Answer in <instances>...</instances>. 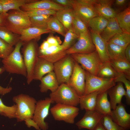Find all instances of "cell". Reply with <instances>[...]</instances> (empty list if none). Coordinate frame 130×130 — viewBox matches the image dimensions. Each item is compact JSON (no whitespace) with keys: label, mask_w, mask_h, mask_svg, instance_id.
<instances>
[{"label":"cell","mask_w":130,"mask_h":130,"mask_svg":"<svg viewBox=\"0 0 130 130\" xmlns=\"http://www.w3.org/2000/svg\"><path fill=\"white\" fill-rule=\"evenodd\" d=\"M85 81V70L75 61L72 73L67 84L72 88L80 97L84 94Z\"/></svg>","instance_id":"4fadbf2b"},{"label":"cell","mask_w":130,"mask_h":130,"mask_svg":"<svg viewBox=\"0 0 130 130\" xmlns=\"http://www.w3.org/2000/svg\"><path fill=\"white\" fill-rule=\"evenodd\" d=\"M123 32L115 18L108 19L106 26L100 34L101 37L108 42L116 34Z\"/></svg>","instance_id":"484cf974"},{"label":"cell","mask_w":130,"mask_h":130,"mask_svg":"<svg viewBox=\"0 0 130 130\" xmlns=\"http://www.w3.org/2000/svg\"><path fill=\"white\" fill-rule=\"evenodd\" d=\"M117 72L110 64V62L102 63L97 76L106 78H115Z\"/></svg>","instance_id":"836d02e7"},{"label":"cell","mask_w":130,"mask_h":130,"mask_svg":"<svg viewBox=\"0 0 130 130\" xmlns=\"http://www.w3.org/2000/svg\"><path fill=\"white\" fill-rule=\"evenodd\" d=\"M128 1L127 0H116L114 1V4L117 7L121 8L126 5Z\"/></svg>","instance_id":"681fc988"},{"label":"cell","mask_w":130,"mask_h":130,"mask_svg":"<svg viewBox=\"0 0 130 130\" xmlns=\"http://www.w3.org/2000/svg\"><path fill=\"white\" fill-rule=\"evenodd\" d=\"M115 18L123 32L130 34V7L117 14Z\"/></svg>","instance_id":"83f0119b"},{"label":"cell","mask_w":130,"mask_h":130,"mask_svg":"<svg viewBox=\"0 0 130 130\" xmlns=\"http://www.w3.org/2000/svg\"><path fill=\"white\" fill-rule=\"evenodd\" d=\"M110 116L114 122L124 130L130 129V114L127 112L122 103L118 104L115 109L112 110Z\"/></svg>","instance_id":"9a60e30c"},{"label":"cell","mask_w":130,"mask_h":130,"mask_svg":"<svg viewBox=\"0 0 130 130\" xmlns=\"http://www.w3.org/2000/svg\"><path fill=\"white\" fill-rule=\"evenodd\" d=\"M108 94L110 98V103L111 109H115L117 104L122 103L121 101L123 96L126 94L123 83L121 82H117L114 86L107 91Z\"/></svg>","instance_id":"ffe728a7"},{"label":"cell","mask_w":130,"mask_h":130,"mask_svg":"<svg viewBox=\"0 0 130 130\" xmlns=\"http://www.w3.org/2000/svg\"><path fill=\"white\" fill-rule=\"evenodd\" d=\"M110 63L117 72L124 74L130 80V62L126 59L110 60Z\"/></svg>","instance_id":"f1b7e54d"},{"label":"cell","mask_w":130,"mask_h":130,"mask_svg":"<svg viewBox=\"0 0 130 130\" xmlns=\"http://www.w3.org/2000/svg\"><path fill=\"white\" fill-rule=\"evenodd\" d=\"M93 130H106L104 127L101 121L96 126Z\"/></svg>","instance_id":"db71d44e"},{"label":"cell","mask_w":130,"mask_h":130,"mask_svg":"<svg viewBox=\"0 0 130 130\" xmlns=\"http://www.w3.org/2000/svg\"><path fill=\"white\" fill-rule=\"evenodd\" d=\"M22 49L23 58L27 72V82L29 84L33 80V72L39 58V48L35 40L24 43Z\"/></svg>","instance_id":"277c9868"},{"label":"cell","mask_w":130,"mask_h":130,"mask_svg":"<svg viewBox=\"0 0 130 130\" xmlns=\"http://www.w3.org/2000/svg\"><path fill=\"white\" fill-rule=\"evenodd\" d=\"M4 26L12 32L20 35L24 30L31 26L30 17L23 11L13 10L7 13Z\"/></svg>","instance_id":"3957f363"},{"label":"cell","mask_w":130,"mask_h":130,"mask_svg":"<svg viewBox=\"0 0 130 130\" xmlns=\"http://www.w3.org/2000/svg\"><path fill=\"white\" fill-rule=\"evenodd\" d=\"M114 0H94V7L98 16L108 19L115 18L117 13L111 5Z\"/></svg>","instance_id":"ac0fdd59"},{"label":"cell","mask_w":130,"mask_h":130,"mask_svg":"<svg viewBox=\"0 0 130 130\" xmlns=\"http://www.w3.org/2000/svg\"><path fill=\"white\" fill-rule=\"evenodd\" d=\"M50 110L55 120L73 124L75 118L79 113V109L76 106L56 104Z\"/></svg>","instance_id":"9c48e42d"},{"label":"cell","mask_w":130,"mask_h":130,"mask_svg":"<svg viewBox=\"0 0 130 130\" xmlns=\"http://www.w3.org/2000/svg\"><path fill=\"white\" fill-rule=\"evenodd\" d=\"M39 85L40 91L41 92H46L50 90L51 92H55L58 88L59 84L55 74L53 71L47 73L41 79Z\"/></svg>","instance_id":"603a6c76"},{"label":"cell","mask_w":130,"mask_h":130,"mask_svg":"<svg viewBox=\"0 0 130 130\" xmlns=\"http://www.w3.org/2000/svg\"><path fill=\"white\" fill-rule=\"evenodd\" d=\"M1 56H0V58H1Z\"/></svg>","instance_id":"9f6ffc18"},{"label":"cell","mask_w":130,"mask_h":130,"mask_svg":"<svg viewBox=\"0 0 130 130\" xmlns=\"http://www.w3.org/2000/svg\"><path fill=\"white\" fill-rule=\"evenodd\" d=\"M24 42L20 40L12 53L2 62L5 71L10 73L20 75L26 77V69L20 49Z\"/></svg>","instance_id":"6da1fadb"},{"label":"cell","mask_w":130,"mask_h":130,"mask_svg":"<svg viewBox=\"0 0 130 130\" xmlns=\"http://www.w3.org/2000/svg\"><path fill=\"white\" fill-rule=\"evenodd\" d=\"M88 26L75 13L72 24V28L76 34L79 36L81 34L88 30Z\"/></svg>","instance_id":"74e56055"},{"label":"cell","mask_w":130,"mask_h":130,"mask_svg":"<svg viewBox=\"0 0 130 130\" xmlns=\"http://www.w3.org/2000/svg\"><path fill=\"white\" fill-rule=\"evenodd\" d=\"M108 22V19L101 16L93 18L89 21L88 25L91 30L100 34L103 31Z\"/></svg>","instance_id":"4dcf8cb0"},{"label":"cell","mask_w":130,"mask_h":130,"mask_svg":"<svg viewBox=\"0 0 130 130\" xmlns=\"http://www.w3.org/2000/svg\"><path fill=\"white\" fill-rule=\"evenodd\" d=\"M125 48L114 44L108 42V51L110 60L126 59Z\"/></svg>","instance_id":"d6a6232c"},{"label":"cell","mask_w":130,"mask_h":130,"mask_svg":"<svg viewBox=\"0 0 130 130\" xmlns=\"http://www.w3.org/2000/svg\"><path fill=\"white\" fill-rule=\"evenodd\" d=\"M93 2L94 0H72V8L75 13L87 25L91 19L98 16Z\"/></svg>","instance_id":"30bf717a"},{"label":"cell","mask_w":130,"mask_h":130,"mask_svg":"<svg viewBox=\"0 0 130 130\" xmlns=\"http://www.w3.org/2000/svg\"><path fill=\"white\" fill-rule=\"evenodd\" d=\"M2 4L4 13H6L10 10L19 11L22 10L20 7L23 5L34 2L33 0H0Z\"/></svg>","instance_id":"f546056e"},{"label":"cell","mask_w":130,"mask_h":130,"mask_svg":"<svg viewBox=\"0 0 130 130\" xmlns=\"http://www.w3.org/2000/svg\"><path fill=\"white\" fill-rule=\"evenodd\" d=\"M67 55L66 50L63 48L61 45L58 46H51L45 50L39 49V57L53 64L59 60Z\"/></svg>","instance_id":"2e32d148"},{"label":"cell","mask_w":130,"mask_h":130,"mask_svg":"<svg viewBox=\"0 0 130 130\" xmlns=\"http://www.w3.org/2000/svg\"><path fill=\"white\" fill-rule=\"evenodd\" d=\"M5 71L3 67L0 68V74H1ZM12 89V88L11 87L5 88L0 85V94L4 95L8 93L11 91Z\"/></svg>","instance_id":"7dc6e473"},{"label":"cell","mask_w":130,"mask_h":130,"mask_svg":"<svg viewBox=\"0 0 130 130\" xmlns=\"http://www.w3.org/2000/svg\"><path fill=\"white\" fill-rule=\"evenodd\" d=\"M66 7L57 4L51 0H36L34 2L26 4L20 7L22 11H26L35 9L52 10L57 11Z\"/></svg>","instance_id":"d6986e66"},{"label":"cell","mask_w":130,"mask_h":130,"mask_svg":"<svg viewBox=\"0 0 130 130\" xmlns=\"http://www.w3.org/2000/svg\"><path fill=\"white\" fill-rule=\"evenodd\" d=\"M14 48L0 38V55L4 59L10 55Z\"/></svg>","instance_id":"7bdbcfd3"},{"label":"cell","mask_w":130,"mask_h":130,"mask_svg":"<svg viewBox=\"0 0 130 130\" xmlns=\"http://www.w3.org/2000/svg\"><path fill=\"white\" fill-rule=\"evenodd\" d=\"M116 83L121 82L125 85L126 89V94L125 96L126 104L128 105L130 104V82L123 74L117 72L116 77L114 78Z\"/></svg>","instance_id":"60d3db41"},{"label":"cell","mask_w":130,"mask_h":130,"mask_svg":"<svg viewBox=\"0 0 130 130\" xmlns=\"http://www.w3.org/2000/svg\"><path fill=\"white\" fill-rule=\"evenodd\" d=\"M85 71V87L84 95L96 91L100 93L107 91L116 84L114 78H101Z\"/></svg>","instance_id":"8992f818"},{"label":"cell","mask_w":130,"mask_h":130,"mask_svg":"<svg viewBox=\"0 0 130 130\" xmlns=\"http://www.w3.org/2000/svg\"><path fill=\"white\" fill-rule=\"evenodd\" d=\"M46 40L51 46L60 45H61L62 43L59 37L54 36L52 35L49 36Z\"/></svg>","instance_id":"f6af8a7d"},{"label":"cell","mask_w":130,"mask_h":130,"mask_svg":"<svg viewBox=\"0 0 130 130\" xmlns=\"http://www.w3.org/2000/svg\"><path fill=\"white\" fill-rule=\"evenodd\" d=\"M79 97L72 88L64 83L60 84L55 92H51L49 97L56 104L76 106L79 104Z\"/></svg>","instance_id":"5b68a950"},{"label":"cell","mask_w":130,"mask_h":130,"mask_svg":"<svg viewBox=\"0 0 130 130\" xmlns=\"http://www.w3.org/2000/svg\"><path fill=\"white\" fill-rule=\"evenodd\" d=\"M25 121L28 127L30 128L31 126H32L37 130H41L32 119H27L25 120Z\"/></svg>","instance_id":"c3c4849f"},{"label":"cell","mask_w":130,"mask_h":130,"mask_svg":"<svg viewBox=\"0 0 130 130\" xmlns=\"http://www.w3.org/2000/svg\"><path fill=\"white\" fill-rule=\"evenodd\" d=\"M3 13L2 5L0 0V14Z\"/></svg>","instance_id":"11a10c76"},{"label":"cell","mask_w":130,"mask_h":130,"mask_svg":"<svg viewBox=\"0 0 130 130\" xmlns=\"http://www.w3.org/2000/svg\"><path fill=\"white\" fill-rule=\"evenodd\" d=\"M51 45L46 40L44 41L42 43L39 48V49L41 50H45L50 47Z\"/></svg>","instance_id":"f907efd6"},{"label":"cell","mask_w":130,"mask_h":130,"mask_svg":"<svg viewBox=\"0 0 130 130\" xmlns=\"http://www.w3.org/2000/svg\"><path fill=\"white\" fill-rule=\"evenodd\" d=\"M7 13L0 14V26H5V19Z\"/></svg>","instance_id":"f5cc1de1"},{"label":"cell","mask_w":130,"mask_h":130,"mask_svg":"<svg viewBox=\"0 0 130 130\" xmlns=\"http://www.w3.org/2000/svg\"><path fill=\"white\" fill-rule=\"evenodd\" d=\"M20 35L14 33L4 26H0V38L11 46H15L20 40Z\"/></svg>","instance_id":"1f68e13d"},{"label":"cell","mask_w":130,"mask_h":130,"mask_svg":"<svg viewBox=\"0 0 130 130\" xmlns=\"http://www.w3.org/2000/svg\"><path fill=\"white\" fill-rule=\"evenodd\" d=\"M99 93L96 91L80 97L79 104L81 110H95L97 96Z\"/></svg>","instance_id":"4316f807"},{"label":"cell","mask_w":130,"mask_h":130,"mask_svg":"<svg viewBox=\"0 0 130 130\" xmlns=\"http://www.w3.org/2000/svg\"><path fill=\"white\" fill-rule=\"evenodd\" d=\"M125 55L126 59L130 62V44L125 48Z\"/></svg>","instance_id":"816d5d0a"},{"label":"cell","mask_w":130,"mask_h":130,"mask_svg":"<svg viewBox=\"0 0 130 130\" xmlns=\"http://www.w3.org/2000/svg\"><path fill=\"white\" fill-rule=\"evenodd\" d=\"M52 2L65 7L72 8V0H52Z\"/></svg>","instance_id":"bcb514c9"},{"label":"cell","mask_w":130,"mask_h":130,"mask_svg":"<svg viewBox=\"0 0 130 130\" xmlns=\"http://www.w3.org/2000/svg\"><path fill=\"white\" fill-rule=\"evenodd\" d=\"M13 100L17 106L16 118L17 122L32 119L37 102L35 98L28 95L21 94L14 96Z\"/></svg>","instance_id":"7a4b0ae2"},{"label":"cell","mask_w":130,"mask_h":130,"mask_svg":"<svg viewBox=\"0 0 130 130\" xmlns=\"http://www.w3.org/2000/svg\"><path fill=\"white\" fill-rule=\"evenodd\" d=\"M47 28L64 37L66 32L64 26L55 15H52L47 23Z\"/></svg>","instance_id":"e575fe53"},{"label":"cell","mask_w":130,"mask_h":130,"mask_svg":"<svg viewBox=\"0 0 130 130\" xmlns=\"http://www.w3.org/2000/svg\"><path fill=\"white\" fill-rule=\"evenodd\" d=\"M70 55L76 61L81 65L84 70L97 76L102 63L96 50L89 53H74Z\"/></svg>","instance_id":"52a82bcc"},{"label":"cell","mask_w":130,"mask_h":130,"mask_svg":"<svg viewBox=\"0 0 130 130\" xmlns=\"http://www.w3.org/2000/svg\"><path fill=\"white\" fill-rule=\"evenodd\" d=\"M56 12L57 11L54 10L40 9H33L24 11L29 17L42 15H55Z\"/></svg>","instance_id":"ee69618b"},{"label":"cell","mask_w":130,"mask_h":130,"mask_svg":"<svg viewBox=\"0 0 130 130\" xmlns=\"http://www.w3.org/2000/svg\"><path fill=\"white\" fill-rule=\"evenodd\" d=\"M101 122L106 130H124L114 122L110 116L104 115Z\"/></svg>","instance_id":"b9f144b4"},{"label":"cell","mask_w":130,"mask_h":130,"mask_svg":"<svg viewBox=\"0 0 130 130\" xmlns=\"http://www.w3.org/2000/svg\"><path fill=\"white\" fill-rule=\"evenodd\" d=\"M107 96V91L99 93L98 94L95 110L104 115L110 116L112 110Z\"/></svg>","instance_id":"d4e9b609"},{"label":"cell","mask_w":130,"mask_h":130,"mask_svg":"<svg viewBox=\"0 0 130 130\" xmlns=\"http://www.w3.org/2000/svg\"><path fill=\"white\" fill-rule=\"evenodd\" d=\"M17 108V105L8 106L5 105L0 98V114L9 118H16Z\"/></svg>","instance_id":"f35d334b"},{"label":"cell","mask_w":130,"mask_h":130,"mask_svg":"<svg viewBox=\"0 0 130 130\" xmlns=\"http://www.w3.org/2000/svg\"><path fill=\"white\" fill-rule=\"evenodd\" d=\"M64 37V40L61 45L66 50L73 44L74 41L79 36L74 32L72 27L66 32Z\"/></svg>","instance_id":"ab89813d"},{"label":"cell","mask_w":130,"mask_h":130,"mask_svg":"<svg viewBox=\"0 0 130 130\" xmlns=\"http://www.w3.org/2000/svg\"><path fill=\"white\" fill-rule=\"evenodd\" d=\"M75 15V12L72 8L66 7L57 11L55 15L63 25L67 32L72 27Z\"/></svg>","instance_id":"cb8c5ba5"},{"label":"cell","mask_w":130,"mask_h":130,"mask_svg":"<svg viewBox=\"0 0 130 130\" xmlns=\"http://www.w3.org/2000/svg\"><path fill=\"white\" fill-rule=\"evenodd\" d=\"M108 42L125 48L130 44V34L122 32L115 35Z\"/></svg>","instance_id":"8d00e7d4"},{"label":"cell","mask_w":130,"mask_h":130,"mask_svg":"<svg viewBox=\"0 0 130 130\" xmlns=\"http://www.w3.org/2000/svg\"><path fill=\"white\" fill-rule=\"evenodd\" d=\"M52 15H42L29 17L31 27L47 29L48 22Z\"/></svg>","instance_id":"d590c367"},{"label":"cell","mask_w":130,"mask_h":130,"mask_svg":"<svg viewBox=\"0 0 130 130\" xmlns=\"http://www.w3.org/2000/svg\"><path fill=\"white\" fill-rule=\"evenodd\" d=\"M53 64L39 57L33 70V80H40L44 75L53 71Z\"/></svg>","instance_id":"44dd1931"},{"label":"cell","mask_w":130,"mask_h":130,"mask_svg":"<svg viewBox=\"0 0 130 130\" xmlns=\"http://www.w3.org/2000/svg\"><path fill=\"white\" fill-rule=\"evenodd\" d=\"M90 32L96 51L102 63L109 62L110 59L108 51V42L103 39L99 34L91 30Z\"/></svg>","instance_id":"e0dca14e"},{"label":"cell","mask_w":130,"mask_h":130,"mask_svg":"<svg viewBox=\"0 0 130 130\" xmlns=\"http://www.w3.org/2000/svg\"><path fill=\"white\" fill-rule=\"evenodd\" d=\"M75 62L71 55L67 54L53 64V71L59 85L68 83L72 73Z\"/></svg>","instance_id":"ba28073f"},{"label":"cell","mask_w":130,"mask_h":130,"mask_svg":"<svg viewBox=\"0 0 130 130\" xmlns=\"http://www.w3.org/2000/svg\"><path fill=\"white\" fill-rule=\"evenodd\" d=\"M53 32L48 29H42L30 27L23 31L20 35V39L24 43L27 42L34 39H39L43 34Z\"/></svg>","instance_id":"7402d4cb"},{"label":"cell","mask_w":130,"mask_h":130,"mask_svg":"<svg viewBox=\"0 0 130 130\" xmlns=\"http://www.w3.org/2000/svg\"><path fill=\"white\" fill-rule=\"evenodd\" d=\"M77 41L66 50L67 54L73 53L88 54L96 50L89 30L81 34Z\"/></svg>","instance_id":"7c38bea8"},{"label":"cell","mask_w":130,"mask_h":130,"mask_svg":"<svg viewBox=\"0 0 130 130\" xmlns=\"http://www.w3.org/2000/svg\"><path fill=\"white\" fill-rule=\"evenodd\" d=\"M53 103L50 97L39 100L36 103L32 119L41 130L48 129V124L45 119L49 115L51 104Z\"/></svg>","instance_id":"8fae6325"},{"label":"cell","mask_w":130,"mask_h":130,"mask_svg":"<svg viewBox=\"0 0 130 130\" xmlns=\"http://www.w3.org/2000/svg\"><path fill=\"white\" fill-rule=\"evenodd\" d=\"M83 118L76 123L79 129H87L93 130L100 122L104 115L95 110H86Z\"/></svg>","instance_id":"5bb4252c"}]
</instances>
